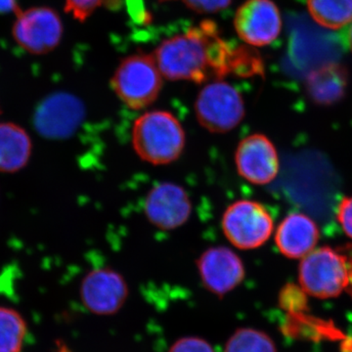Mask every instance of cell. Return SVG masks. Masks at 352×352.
Returning a JSON list of instances; mask_svg holds the SVG:
<instances>
[{"label":"cell","instance_id":"obj_1","mask_svg":"<svg viewBox=\"0 0 352 352\" xmlns=\"http://www.w3.org/2000/svg\"><path fill=\"white\" fill-rule=\"evenodd\" d=\"M134 152L152 166L175 163L186 145V134L179 120L168 111H151L135 120L131 131Z\"/></svg>","mask_w":352,"mask_h":352},{"label":"cell","instance_id":"obj_2","mask_svg":"<svg viewBox=\"0 0 352 352\" xmlns=\"http://www.w3.org/2000/svg\"><path fill=\"white\" fill-rule=\"evenodd\" d=\"M154 58L162 75L168 80L203 83L212 76L205 41L198 27L164 41Z\"/></svg>","mask_w":352,"mask_h":352},{"label":"cell","instance_id":"obj_3","mask_svg":"<svg viewBox=\"0 0 352 352\" xmlns=\"http://www.w3.org/2000/svg\"><path fill=\"white\" fill-rule=\"evenodd\" d=\"M161 72L153 56L134 54L122 60L112 78L113 91L131 110L152 105L163 87Z\"/></svg>","mask_w":352,"mask_h":352},{"label":"cell","instance_id":"obj_4","mask_svg":"<svg viewBox=\"0 0 352 352\" xmlns=\"http://www.w3.org/2000/svg\"><path fill=\"white\" fill-rule=\"evenodd\" d=\"M300 287L307 295L318 298H337L349 288L346 256L330 247L315 248L298 267Z\"/></svg>","mask_w":352,"mask_h":352},{"label":"cell","instance_id":"obj_5","mask_svg":"<svg viewBox=\"0 0 352 352\" xmlns=\"http://www.w3.org/2000/svg\"><path fill=\"white\" fill-rule=\"evenodd\" d=\"M224 236L233 247L243 251L256 250L265 244L274 229L267 208L252 200L234 201L221 217Z\"/></svg>","mask_w":352,"mask_h":352},{"label":"cell","instance_id":"obj_6","mask_svg":"<svg viewBox=\"0 0 352 352\" xmlns=\"http://www.w3.org/2000/svg\"><path fill=\"white\" fill-rule=\"evenodd\" d=\"M242 95L230 83L217 80L201 90L195 102L196 119L210 133L236 129L245 117Z\"/></svg>","mask_w":352,"mask_h":352},{"label":"cell","instance_id":"obj_7","mask_svg":"<svg viewBox=\"0 0 352 352\" xmlns=\"http://www.w3.org/2000/svg\"><path fill=\"white\" fill-rule=\"evenodd\" d=\"M13 36L16 43L29 53L43 55L59 45L63 24L59 14L48 7H34L16 13Z\"/></svg>","mask_w":352,"mask_h":352},{"label":"cell","instance_id":"obj_8","mask_svg":"<svg viewBox=\"0 0 352 352\" xmlns=\"http://www.w3.org/2000/svg\"><path fill=\"white\" fill-rule=\"evenodd\" d=\"M126 279L113 268L90 271L80 284V300L88 311L102 316L119 312L129 298Z\"/></svg>","mask_w":352,"mask_h":352},{"label":"cell","instance_id":"obj_9","mask_svg":"<svg viewBox=\"0 0 352 352\" xmlns=\"http://www.w3.org/2000/svg\"><path fill=\"white\" fill-rule=\"evenodd\" d=\"M196 263L203 286L219 298L226 296L244 281L245 270L242 259L224 245L208 248L201 252Z\"/></svg>","mask_w":352,"mask_h":352},{"label":"cell","instance_id":"obj_10","mask_svg":"<svg viewBox=\"0 0 352 352\" xmlns=\"http://www.w3.org/2000/svg\"><path fill=\"white\" fill-rule=\"evenodd\" d=\"M234 160L238 175L252 184H270L279 173L276 147L264 134H251L242 139L236 148Z\"/></svg>","mask_w":352,"mask_h":352},{"label":"cell","instance_id":"obj_11","mask_svg":"<svg viewBox=\"0 0 352 352\" xmlns=\"http://www.w3.org/2000/svg\"><path fill=\"white\" fill-rule=\"evenodd\" d=\"M144 212L152 226L161 230H175L190 219L191 199L186 190L176 183H159L146 196Z\"/></svg>","mask_w":352,"mask_h":352},{"label":"cell","instance_id":"obj_12","mask_svg":"<svg viewBox=\"0 0 352 352\" xmlns=\"http://www.w3.org/2000/svg\"><path fill=\"white\" fill-rule=\"evenodd\" d=\"M85 117L82 102L75 95L59 92L46 97L34 115L39 134L50 139L68 138Z\"/></svg>","mask_w":352,"mask_h":352},{"label":"cell","instance_id":"obj_13","mask_svg":"<svg viewBox=\"0 0 352 352\" xmlns=\"http://www.w3.org/2000/svg\"><path fill=\"white\" fill-rule=\"evenodd\" d=\"M234 25L245 43L256 47L265 46L281 32V14L271 0H247L236 12Z\"/></svg>","mask_w":352,"mask_h":352},{"label":"cell","instance_id":"obj_14","mask_svg":"<svg viewBox=\"0 0 352 352\" xmlns=\"http://www.w3.org/2000/svg\"><path fill=\"white\" fill-rule=\"evenodd\" d=\"M320 238L314 220L302 212H292L285 217L275 233V243L287 258H305L316 248Z\"/></svg>","mask_w":352,"mask_h":352},{"label":"cell","instance_id":"obj_15","mask_svg":"<svg viewBox=\"0 0 352 352\" xmlns=\"http://www.w3.org/2000/svg\"><path fill=\"white\" fill-rule=\"evenodd\" d=\"M32 151V139L23 127L0 124V173H14L27 166Z\"/></svg>","mask_w":352,"mask_h":352},{"label":"cell","instance_id":"obj_16","mask_svg":"<svg viewBox=\"0 0 352 352\" xmlns=\"http://www.w3.org/2000/svg\"><path fill=\"white\" fill-rule=\"evenodd\" d=\"M349 82L346 69L331 63L312 72L307 78V90L312 100L322 105L336 103L344 97Z\"/></svg>","mask_w":352,"mask_h":352},{"label":"cell","instance_id":"obj_17","mask_svg":"<svg viewBox=\"0 0 352 352\" xmlns=\"http://www.w3.org/2000/svg\"><path fill=\"white\" fill-rule=\"evenodd\" d=\"M198 29L205 41L206 54L212 76L223 78L230 75L236 47L221 38L219 25L214 21H203Z\"/></svg>","mask_w":352,"mask_h":352},{"label":"cell","instance_id":"obj_18","mask_svg":"<svg viewBox=\"0 0 352 352\" xmlns=\"http://www.w3.org/2000/svg\"><path fill=\"white\" fill-rule=\"evenodd\" d=\"M315 22L330 30H340L352 23V0H307Z\"/></svg>","mask_w":352,"mask_h":352},{"label":"cell","instance_id":"obj_19","mask_svg":"<svg viewBox=\"0 0 352 352\" xmlns=\"http://www.w3.org/2000/svg\"><path fill=\"white\" fill-rule=\"evenodd\" d=\"M27 331V324L19 312L0 307V352H20Z\"/></svg>","mask_w":352,"mask_h":352},{"label":"cell","instance_id":"obj_20","mask_svg":"<svg viewBox=\"0 0 352 352\" xmlns=\"http://www.w3.org/2000/svg\"><path fill=\"white\" fill-rule=\"evenodd\" d=\"M224 352H277L267 333L252 328H241L227 340Z\"/></svg>","mask_w":352,"mask_h":352},{"label":"cell","instance_id":"obj_21","mask_svg":"<svg viewBox=\"0 0 352 352\" xmlns=\"http://www.w3.org/2000/svg\"><path fill=\"white\" fill-rule=\"evenodd\" d=\"M263 62L256 50L247 46H238L234 52L231 74L240 78L263 75Z\"/></svg>","mask_w":352,"mask_h":352},{"label":"cell","instance_id":"obj_22","mask_svg":"<svg viewBox=\"0 0 352 352\" xmlns=\"http://www.w3.org/2000/svg\"><path fill=\"white\" fill-rule=\"evenodd\" d=\"M307 294L302 287L289 283L285 285L279 294V305L289 314H298L308 310Z\"/></svg>","mask_w":352,"mask_h":352},{"label":"cell","instance_id":"obj_23","mask_svg":"<svg viewBox=\"0 0 352 352\" xmlns=\"http://www.w3.org/2000/svg\"><path fill=\"white\" fill-rule=\"evenodd\" d=\"M102 0H66L65 10L76 20L85 22L101 6Z\"/></svg>","mask_w":352,"mask_h":352},{"label":"cell","instance_id":"obj_24","mask_svg":"<svg viewBox=\"0 0 352 352\" xmlns=\"http://www.w3.org/2000/svg\"><path fill=\"white\" fill-rule=\"evenodd\" d=\"M168 352H214L207 340L199 337H184L176 340Z\"/></svg>","mask_w":352,"mask_h":352},{"label":"cell","instance_id":"obj_25","mask_svg":"<svg viewBox=\"0 0 352 352\" xmlns=\"http://www.w3.org/2000/svg\"><path fill=\"white\" fill-rule=\"evenodd\" d=\"M185 6L198 13H215L224 10L232 0H183Z\"/></svg>","mask_w":352,"mask_h":352},{"label":"cell","instance_id":"obj_26","mask_svg":"<svg viewBox=\"0 0 352 352\" xmlns=\"http://www.w3.org/2000/svg\"><path fill=\"white\" fill-rule=\"evenodd\" d=\"M337 219L347 237L352 239V197L340 201L337 208Z\"/></svg>","mask_w":352,"mask_h":352},{"label":"cell","instance_id":"obj_27","mask_svg":"<svg viewBox=\"0 0 352 352\" xmlns=\"http://www.w3.org/2000/svg\"><path fill=\"white\" fill-rule=\"evenodd\" d=\"M346 259L347 268H349V285L347 291L352 295V245H347L344 249L340 250Z\"/></svg>","mask_w":352,"mask_h":352},{"label":"cell","instance_id":"obj_28","mask_svg":"<svg viewBox=\"0 0 352 352\" xmlns=\"http://www.w3.org/2000/svg\"><path fill=\"white\" fill-rule=\"evenodd\" d=\"M19 10L18 0H0V14L17 13Z\"/></svg>","mask_w":352,"mask_h":352},{"label":"cell","instance_id":"obj_29","mask_svg":"<svg viewBox=\"0 0 352 352\" xmlns=\"http://www.w3.org/2000/svg\"><path fill=\"white\" fill-rule=\"evenodd\" d=\"M346 39L347 46H349V50H351L352 52V23L351 27L347 29Z\"/></svg>","mask_w":352,"mask_h":352},{"label":"cell","instance_id":"obj_30","mask_svg":"<svg viewBox=\"0 0 352 352\" xmlns=\"http://www.w3.org/2000/svg\"><path fill=\"white\" fill-rule=\"evenodd\" d=\"M346 347L349 349L347 351L352 352V344H346Z\"/></svg>","mask_w":352,"mask_h":352},{"label":"cell","instance_id":"obj_31","mask_svg":"<svg viewBox=\"0 0 352 352\" xmlns=\"http://www.w3.org/2000/svg\"><path fill=\"white\" fill-rule=\"evenodd\" d=\"M160 1H168V0H160Z\"/></svg>","mask_w":352,"mask_h":352},{"label":"cell","instance_id":"obj_32","mask_svg":"<svg viewBox=\"0 0 352 352\" xmlns=\"http://www.w3.org/2000/svg\"><path fill=\"white\" fill-rule=\"evenodd\" d=\"M352 296V295H351Z\"/></svg>","mask_w":352,"mask_h":352}]
</instances>
